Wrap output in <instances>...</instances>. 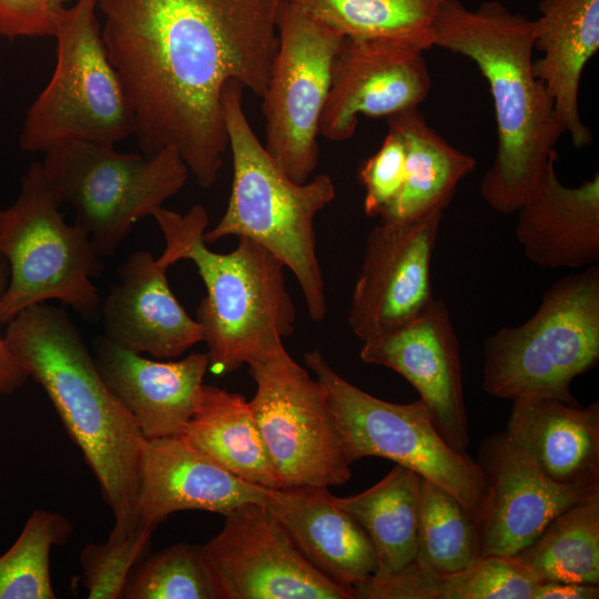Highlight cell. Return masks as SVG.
Segmentation results:
<instances>
[{"label": "cell", "mask_w": 599, "mask_h": 599, "mask_svg": "<svg viewBox=\"0 0 599 599\" xmlns=\"http://www.w3.org/2000/svg\"><path fill=\"white\" fill-rule=\"evenodd\" d=\"M282 1L97 0L144 155L174 148L200 186L216 182L227 149L223 89L264 94Z\"/></svg>", "instance_id": "cell-1"}, {"label": "cell", "mask_w": 599, "mask_h": 599, "mask_svg": "<svg viewBox=\"0 0 599 599\" xmlns=\"http://www.w3.org/2000/svg\"><path fill=\"white\" fill-rule=\"evenodd\" d=\"M434 47L471 60L488 83L497 148L480 194L494 211L515 213L565 134L532 70L534 20L496 0L476 9L448 0L435 21Z\"/></svg>", "instance_id": "cell-2"}, {"label": "cell", "mask_w": 599, "mask_h": 599, "mask_svg": "<svg viewBox=\"0 0 599 599\" xmlns=\"http://www.w3.org/2000/svg\"><path fill=\"white\" fill-rule=\"evenodd\" d=\"M7 324V346L44 389L94 474L115 518L111 531L134 528L146 438L102 379L78 327L63 309L44 303Z\"/></svg>", "instance_id": "cell-3"}, {"label": "cell", "mask_w": 599, "mask_h": 599, "mask_svg": "<svg viewBox=\"0 0 599 599\" xmlns=\"http://www.w3.org/2000/svg\"><path fill=\"white\" fill-rule=\"evenodd\" d=\"M165 240L158 257L170 267L190 260L197 267L206 295L196 309L209 369L215 375L251 364L274 343L294 332L295 306L287 292L284 265L247 237L225 254L205 245L209 215L194 205L185 214L159 207L152 215Z\"/></svg>", "instance_id": "cell-4"}, {"label": "cell", "mask_w": 599, "mask_h": 599, "mask_svg": "<svg viewBox=\"0 0 599 599\" xmlns=\"http://www.w3.org/2000/svg\"><path fill=\"white\" fill-rule=\"evenodd\" d=\"M244 89L230 82L222 92L227 148L233 161L231 194L217 224L205 231L206 243L226 236L247 237L292 271L315 322L327 311L314 220L336 195L327 174L293 181L268 154L243 109Z\"/></svg>", "instance_id": "cell-5"}, {"label": "cell", "mask_w": 599, "mask_h": 599, "mask_svg": "<svg viewBox=\"0 0 599 599\" xmlns=\"http://www.w3.org/2000/svg\"><path fill=\"white\" fill-rule=\"evenodd\" d=\"M599 359V266L554 282L525 323L484 346L483 388L494 397L535 396L572 405V380Z\"/></svg>", "instance_id": "cell-6"}, {"label": "cell", "mask_w": 599, "mask_h": 599, "mask_svg": "<svg viewBox=\"0 0 599 599\" xmlns=\"http://www.w3.org/2000/svg\"><path fill=\"white\" fill-rule=\"evenodd\" d=\"M97 12V0H77L61 14L54 70L27 111L22 151L45 153L70 141L114 145L134 134L133 108Z\"/></svg>", "instance_id": "cell-7"}, {"label": "cell", "mask_w": 599, "mask_h": 599, "mask_svg": "<svg viewBox=\"0 0 599 599\" xmlns=\"http://www.w3.org/2000/svg\"><path fill=\"white\" fill-rule=\"evenodd\" d=\"M60 206L41 162L31 163L18 197L0 210V256L9 265L1 323L49 300H59L87 317L98 312L100 294L91 278L101 274L100 256L88 233L64 221Z\"/></svg>", "instance_id": "cell-8"}, {"label": "cell", "mask_w": 599, "mask_h": 599, "mask_svg": "<svg viewBox=\"0 0 599 599\" xmlns=\"http://www.w3.org/2000/svg\"><path fill=\"white\" fill-rule=\"evenodd\" d=\"M41 164L53 196L73 210L99 256H112L133 224L162 207L190 173L171 146L148 156L87 141L47 151Z\"/></svg>", "instance_id": "cell-9"}, {"label": "cell", "mask_w": 599, "mask_h": 599, "mask_svg": "<svg viewBox=\"0 0 599 599\" xmlns=\"http://www.w3.org/2000/svg\"><path fill=\"white\" fill-rule=\"evenodd\" d=\"M304 359L328 390L351 465L382 457L409 468L453 495L479 525L484 474L476 459L447 443L420 398L409 404L377 398L343 378L319 349L305 353Z\"/></svg>", "instance_id": "cell-10"}, {"label": "cell", "mask_w": 599, "mask_h": 599, "mask_svg": "<svg viewBox=\"0 0 599 599\" xmlns=\"http://www.w3.org/2000/svg\"><path fill=\"white\" fill-rule=\"evenodd\" d=\"M248 366L256 384L250 405L282 488L347 483L351 464L325 385L282 341Z\"/></svg>", "instance_id": "cell-11"}, {"label": "cell", "mask_w": 599, "mask_h": 599, "mask_svg": "<svg viewBox=\"0 0 599 599\" xmlns=\"http://www.w3.org/2000/svg\"><path fill=\"white\" fill-rule=\"evenodd\" d=\"M344 35L283 0L277 49L262 98L265 149L295 182L315 171L319 122Z\"/></svg>", "instance_id": "cell-12"}, {"label": "cell", "mask_w": 599, "mask_h": 599, "mask_svg": "<svg viewBox=\"0 0 599 599\" xmlns=\"http://www.w3.org/2000/svg\"><path fill=\"white\" fill-rule=\"evenodd\" d=\"M202 545L222 599H355L300 551L264 504H243Z\"/></svg>", "instance_id": "cell-13"}, {"label": "cell", "mask_w": 599, "mask_h": 599, "mask_svg": "<svg viewBox=\"0 0 599 599\" xmlns=\"http://www.w3.org/2000/svg\"><path fill=\"white\" fill-rule=\"evenodd\" d=\"M444 211L369 232L347 321L363 342L396 328L435 298L430 265Z\"/></svg>", "instance_id": "cell-14"}, {"label": "cell", "mask_w": 599, "mask_h": 599, "mask_svg": "<svg viewBox=\"0 0 599 599\" xmlns=\"http://www.w3.org/2000/svg\"><path fill=\"white\" fill-rule=\"evenodd\" d=\"M430 85L424 51L345 37L334 61L319 134L333 142L348 140L359 115L387 119L418 109Z\"/></svg>", "instance_id": "cell-15"}, {"label": "cell", "mask_w": 599, "mask_h": 599, "mask_svg": "<svg viewBox=\"0 0 599 599\" xmlns=\"http://www.w3.org/2000/svg\"><path fill=\"white\" fill-rule=\"evenodd\" d=\"M359 356L410 383L443 437L456 451L466 453L469 424L459 342L444 300L434 298L407 323L363 341Z\"/></svg>", "instance_id": "cell-16"}, {"label": "cell", "mask_w": 599, "mask_h": 599, "mask_svg": "<svg viewBox=\"0 0 599 599\" xmlns=\"http://www.w3.org/2000/svg\"><path fill=\"white\" fill-rule=\"evenodd\" d=\"M476 460L486 484L485 509L478 525L481 557L515 556L557 516L599 491L555 484L505 432L487 436Z\"/></svg>", "instance_id": "cell-17"}, {"label": "cell", "mask_w": 599, "mask_h": 599, "mask_svg": "<svg viewBox=\"0 0 599 599\" xmlns=\"http://www.w3.org/2000/svg\"><path fill=\"white\" fill-rule=\"evenodd\" d=\"M97 368L146 439L182 435L191 420L209 369L206 353L176 362L143 357L108 335L93 342Z\"/></svg>", "instance_id": "cell-18"}, {"label": "cell", "mask_w": 599, "mask_h": 599, "mask_svg": "<svg viewBox=\"0 0 599 599\" xmlns=\"http://www.w3.org/2000/svg\"><path fill=\"white\" fill-rule=\"evenodd\" d=\"M271 489L247 483L199 451L182 435L146 439L136 502L139 524L156 527L180 510L225 516L266 502Z\"/></svg>", "instance_id": "cell-19"}, {"label": "cell", "mask_w": 599, "mask_h": 599, "mask_svg": "<svg viewBox=\"0 0 599 599\" xmlns=\"http://www.w3.org/2000/svg\"><path fill=\"white\" fill-rule=\"evenodd\" d=\"M164 266L148 251H135L118 267L102 305L105 335L155 358L177 357L203 342L201 325L172 293Z\"/></svg>", "instance_id": "cell-20"}, {"label": "cell", "mask_w": 599, "mask_h": 599, "mask_svg": "<svg viewBox=\"0 0 599 599\" xmlns=\"http://www.w3.org/2000/svg\"><path fill=\"white\" fill-rule=\"evenodd\" d=\"M547 161L516 211V236L526 257L546 268H580L599 261V174L566 186Z\"/></svg>", "instance_id": "cell-21"}, {"label": "cell", "mask_w": 599, "mask_h": 599, "mask_svg": "<svg viewBox=\"0 0 599 599\" xmlns=\"http://www.w3.org/2000/svg\"><path fill=\"white\" fill-rule=\"evenodd\" d=\"M505 433L557 485L599 490V402L512 399Z\"/></svg>", "instance_id": "cell-22"}, {"label": "cell", "mask_w": 599, "mask_h": 599, "mask_svg": "<svg viewBox=\"0 0 599 599\" xmlns=\"http://www.w3.org/2000/svg\"><path fill=\"white\" fill-rule=\"evenodd\" d=\"M265 506L306 559L331 580L354 592L375 573L368 536L336 504L327 486L271 489Z\"/></svg>", "instance_id": "cell-23"}, {"label": "cell", "mask_w": 599, "mask_h": 599, "mask_svg": "<svg viewBox=\"0 0 599 599\" xmlns=\"http://www.w3.org/2000/svg\"><path fill=\"white\" fill-rule=\"evenodd\" d=\"M535 75L554 101L564 133L576 149L587 148L592 133L579 110L582 72L599 49V0H541L534 20Z\"/></svg>", "instance_id": "cell-24"}, {"label": "cell", "mask_w": 599, "mask_h": 599, "mask_svg": "<svg viewBox=\"0 0 599 599\" xmlns=\"http://www.w3.org/2000/svg\"><path fill=\"white\" fill-rule=\"evenodd\" d=\"M386 120L404 139L406 172L398 196L378 216L380 222H406L445 211L459 182L475 169V159L434 131L418 109Z\"/></svg>", "instance_id": "cell-25"}, {"label": "cell", "mask_w": 599, "mask_h": 599, "mask_svg": "<svg viewBox=\"0 0 599 599\" xmlns=\"http://www.w3.org/2000/svg\"><path fill=\"white\" fill-rule=\"evenodd\" d=\"M182 436L236 477L266 489L282 488L250 402L242 395L204 384Z\"/></svg>", "instance_id": "cell-26"}, {"label": "cell", "mask_w": 599, "mask_h": 599, "mask_svg": "<svg viewBox=\"0 0 599 599\" xmlns=\"http://www.w3.org/2000/svg\"><path fill=\"white\" fill-rule=\"evenodd\" d=\"M422 477L397 465L368 489L336 504L365 530L376 556L372 576L384 579L414 564L417 554L418 509Z\"/></svg>", "instance_id": "cell-27"}, {"label": "cell", "mask_w": 599, "mask_h": 599, "mask_svg": "<svg viewBox=\"0 0 599 599\" xmlns=\"http://www.w3.org/2000/svg\"><path fill=\"white\" fill-rule=\"evenodd\" d=\"M538 583L515 557L490 555L451 573H434L414 564L399 573L369 577L356 588L358 599H532Z\"/></svg>", "instance_id": "cell-28"}, {"label": "cell", "mask_w": 599, "mask_h": 599, "mask_svg": "<svg viewBox=\"0 0 599 599\" xmlns=\"http://www.w3.org/2000/svg\"><path fill=\"white\" fill-rule=\"evenodd\" d=\"M347 38L422 51L434 47L436 18L448 0H287Z\"/></svg>", "instance_id": "cell-29"}, {"label": "cell", "mask_w": 599, "mask_h": 599, "mask_svg": "<svg viewBox=\"0 0 599 599\" xmlns=\"http://www.w3.org/2000/svg\"><path fill=\"white\" fill-rule=\"evenodd\" d=\"M515 557L538 582L599 585V491L557 516Z\"/></svg>", "instance_id": "cell-30"}, {"label": "cell", "mask_w": 599, "mask_h": 599, "mask_svg": "<svg viewBox=\"0 0 599 599\" xmlns=\"http://www.w3.org/2000/svg\"><path fill=\"white\" fill-rule=\"evenodd\" d=\"M480 558L477 521L453 495L422 478L414 565L443 575L464 570Z\"/></svg>", "instance_id": "cell-31"}, {"label": "cell", "mask_w": 599, "mask_h": 599, "mask_svg": "<svg viewBox=\"0 0 599 599\" xmlns=\"http://www.w3.org/2000/svg\"><path fill=\"white\" fill-rule=\"evenodd\" d=\"M72 532L69 520L35 509L13 545L0 555V599H54L50 576V552Z\"/></svg>", "instance_id": "cell-32"}, {"label": "cell", "mask_w": 599, "mask_h": 599, "mask_svg": "<svg viewBox=\"0 0 599 599\" xmlns=\"http://www.w3.org/2000/svg\"><path fill=\"white\" fill-rule=\"evenodd\" d=\"M125 599H222L202 546L176 544L148 554L132 570Z\"/></svg>", "instance_id": "cell-33"}, {"label": "cell", "mask_w": 599, "mask_h": 599, "mask_svg": "<svg viewBox=\"0 0 599 599\" xmlns=\"http://www.w3.org/2000/svg\"><path fill=\"white\" fill-rule=\"evenodd\" d=\"M155 529L138 524L126 532H110L105 542L88 544L80 556L89 599H122L134 567L150 554Z\"/></svg>", "instance_id": "cell-34"}, {"label": "cell", "mask_w": 599, "mask_h": 599, "mask_svg": "<svg viewBox=\"0 0 599 599\" xmlns=\"http://www.w3.org/2000/svg\"><path fill=\"white\" fill-rule=\"evenodd\" d=\"M406 172V145L403 136L388 126L376 153L361 166L358 179L365 189L364 211L379 216L398 196Z\"/></svg>", "instance_id": "cell-35"}, {"label": "cell", "mask_w": 599, "mask_h": 599, "mask_svg": "<svg viewBox=\"0 0 599 599\" xmlns=\"http://www.w3.org/2000/svg\"><path fill=\"white\" fill-rule=\"evenodd\" d=\"M73 0H0V38L54 37L59 19Z\"/></svg>", "instance_id": "cell-36"}, {"label": "cell", "mask_w": 599, "mask_h": 599, "mask_svg": "<svg viewBox=\"0 0 599 599\" xmlns=\"http://www.w3.org/2000/svg\"><path fill=\"white\" fill-rule=\"evenodd\" d=\"M9 281L8 262L0 256V301ZM1 323V322H0ZM29 378L27 370L11 353L0 333V394H12Z\"/></svg>", "instance_id": "cell-37"}, {"label": "cell", "mask_w": 599, "mask_h": 599, "mask_svg": "<svg viewBox=\"0 0 599 599\" xmlns=\"http://www.w3.org/2000/svg\"><path fill=\"white\" fill-rule=\"evenodd\" d=\"M599 585L542 581L536 585L532 599H597Z\"/></svg>", "instance_id": "cell-38"}]
</instances>
